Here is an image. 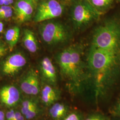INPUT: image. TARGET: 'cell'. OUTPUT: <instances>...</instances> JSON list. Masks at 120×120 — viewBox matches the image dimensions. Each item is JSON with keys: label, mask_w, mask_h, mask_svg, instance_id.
I'll return each instance as SVG.
<instances>
[{"label": "cell", "mask_w": 120, "mask_h": 120, "mask_svg": "<svg viewBox=\"0 0 120 120\" xmlns=\"http://www.w3.org/2000/svg\"><path fill=\"white\" fill-rule=\"evenodd\" d=\"M112 0H91L92 4L98 9L104 8L110 4Z\"/></svg>", "instance_id": "obj_18"}, {"label": "cell", "mask_w": 120, "mask_h": 120, "mask_svg": "<svg viewBox=\"0 0 120 120\" xmlns=\"http://www.w3.org/2000/svg\"><path fill=\"white\" fill-rule=\"evenodd\" d=\"M14 120H26L25 116L19 110L15 109Z\"/></svg>", "instance_id": "obj_21"}, {"label": "cell", "mask_w": 120, "mask_h": 120, "mask_svg": "<svg viewBox=\"0 0 120 120\" xmlns=\"http://www.w3.org/2000/svg\"><path fill=\"white\" fill-rule=\"evenodd\" d=\"M111 120H120V117H116V116H111Z\"/></svg>", "instance_id": "obj_27"}, {"label": "cell", "mask_w": 120, "mask_h": 120, "mask_svg": "<svg viewBox=\"0 0 120 120\" xmlns=\"http://www.w3.org/2000/svg\"><path fill=\"white\" fill-rule=\"evenodd\" d=\"M4 45H4V44L3 43V41H2V40L0 38V47H1V46H4Z\"/></svg>", "instance_id": "obj_29"}, {"label": "cell", "mask_w": 120, "mask_h": 120, "mask_svg": "<svg viewBox=\"0 0 120 120\" xmlns=\"http://www.w3.org/2000/svg\"><path fill=\"white\" fill-rule=\"evenodd\" d=\"M85 115L78 110L71 111L63 120H84Z\"/></svg>", "instance_id": "obj_17"}, {"label": "cell", "mask_w": 120, "mask_h": 120, "mask_svg": "<svg viewBox=\"0 0 120 120\" xmlns=\"http://www.w3.org/2000/svg\"><path fill=\"white\" fill-rule=\"evenodd\" d=\"M81 52L77 46H70L60 53L56 60L69 93L74 97L85 99L89 75L87 64L82 60Z\"/></svg>", "instance_id": "obj_1"}, {"label": "cell", "mask_w": 120, "mask_h": 120, "mask_svg": "<svg viewBox=\"0 0 120 120\" xmlns=\"http://www.w3.org/2000/svg\"><path fill=\"white\" fill-rule=\"evenodd\" d=\"M15 109H11L5 112V120H14Z\"/></svg>", "instance_id": "obj_20"}, {"label": "cell", "mask_w": 120, "mask_h": 120, "mask_svg": "<svg viewBox=\"0 0 120 120\" xmlns=\"http://www.w3.org/2000/svg\"><path fill=\"white\" fill-rule=\"evenodd\" d=\"M0 120H5V113L1 110H0Z\"/></svg>", "instance_id": "obj_24"}, {"label": "cell", "mask_w": 120, "mask_h": 120, "mask_svg": "<svg viewBox=\"0 0 120 120\" xmlns=\"http://www.w3.org/2000/svg\"><path fill=\"white\" fill-rule=\"evenodd\" d=\"M2 5H10L7 0H0V6Z\"/></svg>", "instance_id": "obj_25"}, {"label": "cell", "mask_w": 120, "mask_h": 120, "mask_svg": "<svg viewBox=\"0 0 120 120\" xmlns=\"http://www.w3.org/2000/svg\"><path fill=\"white\" fill-rule=\"evenodd\" d=\"M41 86L39 74L33 68L28 70L19 81V87L26 96L39 97Z\"/></svg>", "instance_id": "obj_5"}, {"label": "cell", "mask_w": 120, "mask_h": 120, "mask_svg": "<svg viewBox=\"0 0 120 120\" xmlns=\"http://www.w3.org/2000/svg\"><path fill=\"white\" fill-rule=\"evenodd\" d=\"M26 64V58L23 53H13L0 64V74L5 77H13L21 71Z\"/></svg>", "instance_id": "obj_4"}, {"label": "cell", "mask_w": 120, "mask_h": 120, "mask_svg": "<svg viewBox=\"0 0 120 120\" xmlns=\"http://www.w3.org/2000/svg\"><path fill=\"white\" fill-rule=\"evenodd\" d=\"M36 5L33 0H16L13 8L15 21L21 24L30 21Z\"/></svg>", "instance_id": "obj_10"}, {"label": "cell", "mask_w": 120, "mask_h": 120, "mask_svg": "<svg viewBox=\"0 0 120 120\" xmlns=\"http://www.w3.org/2000/svg\"><path fill=\"white\" fill-rule=\"evenodd\" d=\"M13 9H9L0 13V20H7L13 17Z\"/></svg>", "instance_id": "obj_19"}, {"label": "cell", "mask_w": 120, "mask_h": 120, "mask_svg": "<svg viewBox=\"0 0 120 120\" xmlns=\"http://www.w3.org/2000/svg\"><path fill=\"white\" fill-rule=\"evenodd\" d=\"M63 7L56 0H43L38 4L34 21L40 23L60 16Z\"/></svg>", "instance_id": "obj_3"}, {"label": "cell", "mask_w": 120, "mask_h": 120, "mask_svg": "<svg viewBox=\"0 0 120 120\" xmlns=\"http://www.w3.org/2000/svg\"><path fill=\"white\" fill-rule=\"evenodd\" d=\"M111 116L100 112H93L84 116V120H111Z\"/></svg>", "instance_id": "obj_15"}, {"label": "cell", "mask_w": 120, "mask_h": 120, "mask_svg": "<svg viewBox=\"0 0 120 120\" xmlns=\"http://www.w3.org/2000/svg\"><path fill=\"white\" fill-rule=\"evenodd\" d=\"M20 106V110L26 120H34L42 117L45 109L41 102L39 97L23 96Z\"/></svg>", "instance_id": "obj_6"}, {"label": "cell", "mask_w": 120, "mask_h": 120, "mask_svg": "<svg viewBox=\"0 0 120 120\" xmlns=\"http://www.w3.org/2000/svg\"><path fill=\"white\" fill-rule=\"evenodd\" d=\"M48 120L47 119H45V118H43V117H40V118H38V119H35V120Z\"/></svg>", "instance_id": "obj_30"}, {"label": "cell", "mask_w": 120, "mask_h": 120, "mask_svg": "<svg viewBox=\"0 0 120 120\" xmlns=\"http://www.w3.org/2000/svg\"><path fill=\"white\" fill-rule=\"evenodd\" d=\"M23 44L26 49L31 52L35 53L38 49V41L34 33L29 29H25L23 30Z\"/></svg>", "instance_id": "obj_13"}, {"label": "cell", "mask_w": 120, "mask_h": 120, "mask_svg": "<svg viewBox=\"0 0 120 120\" xmlns=\"http://www.w3.org/2000/svg\"><path fill=\"white\" fill-rule=\"evenodd\" d=\"M13 9V7L11 5H2L0 6V13H2L3 12H4L5 11L8 10L9 9Z\"/></svg>", "instance_id": "obj_23"}, {"label": "cell", "mask_w": 120, "mask_h": 120, "mask_svg": "<svg viewBox=\"0 0 120 120\" xmlns=\"http://www.w3.org/2000/svg\"><path fill=\"white\" fill-rule=\"evenodd\" d=\"M20 36V29L17 26H14L7 30L4 34V38L10 50H12L17 44Z\"/></svg>", "instance_id": "obj_14"}, {"label": "cell", "mask_w": 120, "mask_h": 120, "mask_svg": "<svg viewBox=\"0 0 120 120\" xmlns=\"http://www.w3.org/2000/svg\"><path fill=\"white\" fill-rule=\"evenodd\" d=\"M39 31L43 41L49 45L63 43L69 37L66 28L58 22L51 21L42 24Z\"/></svg>", "instance_id": "obj_2"}, {"label": "cell", "mask_w": 120, "mask_h": 120, "mask_svg": "<svg viewBox=\"0 0 120 120\" xmlns=\"http://www.w3.org/2000/svg\"><path fill=\"white\" fill-rule=\"evenodd\" d=\"M23 97L21 90L16 86L7 85L0 88V102L9 109L20 105Z\"/></svg>", "instance_id": "obj_8"}, {"label": "cell", "mask_w": 120, "mask_h": 120, "mask_svg": "<svg viewBox=\"0 0 120 120\" xmlns=\"http://www.w3.org/2000/svg\"><path fill=\"white\" fill-rule=\"evenodd\" d=\"M4 25L3 23L1 21H0V34H1L4 30Z\"/></svg>", "instance_id": "obj_26"}, {"label": "cell", "mask_w": 120, "mask_h": 120, "mask_svg": "<svg viewBox=\"0 0 120 120\" xmlns=\"http://www.w3.org/2000/svg\"><path fill=\"white\" fill-rule=\"evenodd\" d=\"M8 49L5 45L0 47V58L5 55L7 52Z\"/></svg>", "instance_id": "obj_22"}, {"label": "cell", "mask_w": 120, "mask_h": 120, "mask_svg": "<svg viewBox=\"0 0 120 120\" xmlns=\"http://www.w3.org/2000/svg\"><path fill=\"white\" fill-rule=\"evenodd\" d=\"M33 0V1L35 3L37 4V2H38V0Z\"/></svg>", "instance_id": "obj_31"}, {"label": "cell", "mask_w": 120, "mask_h": 120, "mask_svg": "<svg viewBox=\"0 0 120 120\" xmlns=\"http://www.w3.org/2000/svg\"><path fill=\"white\" fill-rule=\"evenodd\" d=\"M110 116L120 117V94L116 97V100L109 108Z\"/></svg>", "instance_id": "obj_16"}, {"label": "cell", "mask_w": 120, "mask_h": 120, "mask_svg": "<svg viewBox=\"0 0 120 120\" xmlns=\"http://www.w3.org/2000/svg\"><path fill=\"white\" fill-rule=\"evenodd\" d=\"M7 1H8V2H9V4H10V5H11V6H12V4H13V3H14V0H7Z\"/></svg>", "instance_id": "obj_28"}, {"label": "cell", "mask_w": 120, "mask_h": 120, "mask_svg": "<svg viewBox=\"0 0 120 120\" xmlns=\"http://www.w3.org/2000/svg\"><path fill=\"white\" fill-rule=\"evenodd\" d=\"M61 91L56 86L49 85L41 84L39 95L41 102L45 108H49L52 105L60 101Z\"/></svg>", "instance_id": "obj_11"}, {"label": "cell", "mask_w": 120, "mask_h": 120, "mask_svg": "<svg viewBox=\"0 0 120 120\" xmlns=\"http://www.w3.org/2000/svg\"><path fill=\"white\" fill-rule=\"evenodd\" d=\"M48 109V115L52 120H63L71 111L67 103L58 101Z\"/></svg>", "instance_id": "obj_12"}, {"label": "cell", "mask_w": 120, "mask_h": 120, "mask_svg": "<svg viewBox=\"0 0 120 120\" xmlns=\"http://www.w3.org/2000/svg\"><path fill=\"white\" fill-rule=\"evenodd\" d=\"M98 13L88 4L79 3L73 9L72 19L76 27H82L89 24L95 20Z\"/></svg>", "instance_id": "obj_7"}, {"label": "cell", "mask_w": 120, "mask_h": 120, "mask_svg": "<svg viewBox=\"0 0 120 120\" xmlns=\"http://www.w3.org/2000/svg\"><path fill=\"white\" fill-rule=\"evenodd\" d=\"M39 74L41 84H45L57 87V74L54 65L51 59L45 57L39 65Z\"/></svg>", "instance_id": "obj_9"}]
</instances>
